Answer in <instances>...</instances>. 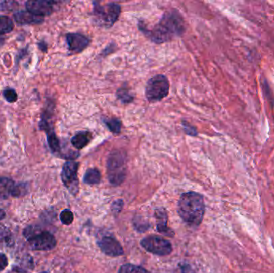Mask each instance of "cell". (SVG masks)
<instances>
[{
    "mask_svg": "<svg viewBox=\"0 0 274 273\" xmlns=\"http://www.w3.org/2000/svg\"><path fill=\"white\" fill-rule=\"evenodd\" d=\"M14 28V24L10 17L0 16V36L9 33Z\"/></svg>",
    "mask_w": 274,
    "mask_h": 273,
    "instance_id": "17",
    "label": "cell"
},
{
    "mask_svg": "<svg viewBox=\"0 0 274 273\" xmlns=\"http://www.w3.org/2000/svg\"><path fill=\"white\" fill-rule=\"evenodd\" d=\"M101 175L99 170L96 168L88 169L85 173L83 182L87 185H97L101 182Z\"/></svg>",
    "mask_w": 274,
    "mask_h": 273,
    "instance_id": "16",
    "label": "cell"
},
{
    "mask_svg": "<svg viewBox=\"0 0 274 273\" xmlns=\"http://www.w3.org/2000/svg\"><path fill=\"white\" fill-rule=\"evenodd\" d=\"M117 97L121 102L125 103V104H129V103L132 102L133 99H134V97L130 93V90L125 87L117 90Z\"/></svg>",
    "mask_w": 274,
    "mask_h": 273,
    "instance_id": "20",
    "label": "cell"
},
{
    "mask_svg": "<svg viewBox=\"0 0 274 273\" xmlns=\"http://www.w3.org/2000/svg\"><path fill=\"white\" fill-rule=\"evenodd\" d=\"M10 236V232L8 231L6 227H4L2 224H0V239H8Z\"/></svg>",
    "mask_w": 274,
    "mask_h": 273,
    "instance_id": "25",
    "label": "cell"
},
{
    "mask_svg": "<svg viewBox=\"0 0 274 273\" xmlns=\"http://www.w3.org/2000/svg\"><path fill=\"white\" fill-rule=\"evenodd\" d=\"M93 5V20L100 27L110 28L117 21L121 15V6L116 3L101 5L100 3L94 2Z\"/></svg>",
    "mask_w": 274,
    "mask_h": 273,
    "instance_id": "4",
    "label": "cell"
},
{
    "mask_svg": "<svg viewBox=\"0 0 274 273\" xmlns=\"http://www.w3.org/2000/svg\"><path fill=\"white\" fill-rule=\"evenodd\" d=\"M3 94H4V99H5L8 102L14 103L18 100L17 93H16V90H13V89H5V90H4V93H3Z\"/></svg>",
    "mask_w": 274,
    "mask_h": 273,
    "instance_id": "22",
    "label": "cell"
},
{
    "mask_svg": "<svg viewBox=\"0 0 274 273\" xmlns=\"http://www.w3.org/2000/svg\"><path fill=\"white\" fill-rule=\"evenodd\" d=\"M59 217H60L61 222L63 223V224H65V225H70V224H72V222H73V212L68 210V209L63 210V212L60 213Z\"/></svg>",
    "mask_w": 274,
    "mask_h": 273,
    "instance_id": "21",
    "label": "cell"
},
{
    "mask_svg": "<svg viewBox=\"0 0 274 273\" xmlns=\"http://www.w3.org/2000/svg\"><path fill=\"white\" fill-rule=\"evenodd\" d=\"M118 273H151L144 267L133 265L131 263H127L121 266Z\"/></svg>",
    "mask_w": 274,
    "mask_h": 273,
    "instance_id": "18",
    "label": "cell"
},
{
    "mask_svg": "<svg viewBox=\"0 0 274 273\" xmlns=\"http://www.w3.org/2000/svg\"><path fill=\"white\" fill-rule=\"evenodd\" d=\"M5 216H6V214H5L4 211L0 209V220H4L5 218Z\"/></svg>",
    "mask_w": 274,
    "mask_h": 273,
    "instance_id": "28",
    "label": "cell"
},
{
    "mask_svg": "<svg viewBox=\"0 0 274 273\" xmlns=\"http://www.w3.org/2000/svg\"><path fill=\"white\" fill-rule=\"evenodd\" d=\"M182 124H183L184 130H185V132L187 135L192 136H198V132H197V130L194 127L191 126L190 124H188L186 121H183Z\"/></svg>",
    "mask_w": 274,
    "mask_h": 273,
    "instance_id": "23",
    "label": "cell"
},
{
    "mask_svg": "<svg viewBox=\"0 0 274 273\" xmlns=\"http://www.w3.org/2000/svg\"><path fill=\"white\" fill-rule=\"evenodd\" d=\"M127 171V155L125 151H112L107 161V172L109 182L114 186L121 185L125 179Z\"/></svg>",
    "mask_w": 274,
    "mask_h": 273,
    "instance_id": "3",
    "label": "cell"
},
{
    "mask_svg": "<svg viewBox=\"0 0 274 273\" xmlns=\"http://www.w3.org/2000/svg\"><path fill=\"white\" fill-rule=\"evenodd\" d=\"M139 28L154 43H163L181 36L186 30V26L183 16L177 10L173 9L165 12L152 29H148L146 26L140 23Z\"/></svg>",
    "mask_w": 274,
    "mask_h": 273,
    "instance_id": "1",
    "label": "cell"
},
{
    "mask_svg": "<svg viewBox=\"0 0 274 273\" xmlns=\"http://www.w3.org/2000/svg\"><path fill=\"white\" fill-rule=\"evenodd\" d=\"M55 2L44 0H30L26 2V8L32 14L39 16H49L52 13Z\"/></svg>",
    "mask_w": 274,
    "mask_h": 273,
    "instance_id": "11",
    "label": "cell"
},
{
    "mask_svg": "<svg viewBox=\"0 0 274 273\" xmlns=\"http://www.w3.org/2000/svg\"><path fill=\"white\" fill-rule=\"evenodd\" d=\"M16 23L20 24H40L44 22L43 16H36L28 11H20L14 14Z\"/></svg>",
    "mask_w": 274,
    "mask_h": 273,
    "instance_id": "14",
    "label": "cell"
},
{
    "mask_svg": "<svg viewBox=\"0 0 274 273\" xmlns=\"http://www.w3.org/2000/svg\"><path fill=\"white\" fill-rule=\"evenodd\" d=\"M178 213L190 226L198 227L203 220L205 205L204 197L196 192L183 193L178 201Z\"/></svg>",
    "mask_w": 274,
    "mask_h": 273,
    "instance_id": "2",
    "label": "cell"
},
{
    "mask_svg": "<svg viewBox=\"0 0 274 273\" xmlns=\"http://www.w3.org/2000/svg\"><path fill=\"white\" fill-rule=\"evenodd\" d=\"M123 206H124V202L122 200H117L114 201L112 205V211L114 212L115 214H119L121 211L122 210Z\"/></svg>",
    "mask_w": 274,
    "mask_h": 273,
    "instance_id": "24",
    "label": "cell"
},
{
    "mask_svg": "<svg viewBox=\"0 0 274 273\" xmlns=\"http://www.w3.org/2000/svg\"><path fill=\"white\" fill-rule=\"evenodd\" d=\"M91 132L87 131H83L75 134L73 137L71 138V144L76 148V149H83V147H86L92 140Z\"/></svg>",
    "mask_w": 274,
    "mask_h": 273,
    "instance_id": "15",
    "label": "cell"
},
{
    "mask_svg": "<svg viewBox=\"0 0 274 273\" xmlns=\"http://www.w3.org/2000/svg\"><path fill=\"white\" fill-rule=\"evenodd\" d=\"M140 244L147 252L155 255L164 256L172 252V244L161 236H147L140 241Z\"/></svg>",
    "mask_w": 274,
    "mask_h": 273,
    "instance_id": "7",
    "label": "cell"
},
{
    "mask_svg": "<svg viewBox=\"0 0 274 273\" xmlns=\"http://www.w3.org/2000/svg\"><path fill=\"white\" fill-rule=\"evenodd\" d=\"M68 49L72 53H79L88 47L90 39L83 34L68 33L66 36Z\"/></svg>",
    "mask_w": 274,
    "mask_h": 273,
    "instance_id": "12",
    "label": "cell"
},
{
    "mask_svg": "<svg viewBox=\"0 0 274 273\" xmlns=\"http://www.w3.org/2000/svg\"><path fill=\"white\" fill-rule=\"evenodd\" d=\"M38 46H39V47H40V49L41 50V51H44V52L47 51V44H46L44 42H40V43H39V44H38Z\"/></svg>",
    "mask_w": 274,
    "mask_h": 273,
    "instance_id": "27",
    "label": "cell"
},
{
    "mask_svg": "<svg viewBox=\"0 0 274 273\" xmlns=\"http://www.w3.org/2000/svg\"><path fill=\"white\" fill-rule=\"evenodd\" d=\"M104 122L106 126L109 128L111 132L114 134H119L121 132V120L117 118L105 119Z\"/></svg>",
    "mask_w": 274,
    "mask_h": 273,
    "instance_id": "19",
    "label": "cell"
},
{
    "mask_svg": "<svg viewBox=\"0 0 274 273\" xmlns=\"http://www.w3.org/2000/svg\"><path fill=\"white\" fill-rule=\"evenodd\" d=\"M4 42H5V40H4V38L0 37V47L4 45Z\"/></svg>",
    "mask_w": 274,
    "mask_h": 273,
    "instance_id": "29",
    "label": "cell"
},
{
    "mask_svg": "<svg viewBox=\"0 0 274 273\" xmlns=\"http://www.w3.org/2000/svg\"><path fill=\"white\" fill-rule=\"evenodd\" d=\"M156 220V228L158 232L164 234L165 236L173 237L174 232L168 227V213L164 209H156L155 212Z\"/></svg>",
    "mask_w": 274,
    "mask_h": 273,
    "instance_id": "13",
    "label": "cell"
},
{
    "mask_svg": "<svg viewBox=\"0 0 274 273\" xmlns=\"http://www.w3.org/2000/svg\"><path fill=\"white\" fill-rule=\"evenodd\" d=\"M169 88L168 78L163 75H157L148 81L145 95L149 102H158L168 96Z\"/></svg>",
    "mask_w": 274,
    "mask_h": 273,
    "instance_id": "6",
    "label": "cell"
},
{
    "mask_svg": "<svg viewBox=\"0 0 274 273\" xmlns=\"http://www.w3.org/2000/svg\"><path fill=\"white\" fill-rule=\"evenodd\" d=\"M8 261L6 255L4 254L0 253V271H4L8 266Z\"/></svg>",
    "mask_w": 274,
    "mask_h": 273,
    "instance_id": "26",
    "label": "cell"
},
{
    "mask_svg": "<svg viewBox=\"0 0 274 273\" xmlns=\"http://www.w3.org/2000/svg\"><path fill=\"white\" fill-rule=\"evenodd\" d=\"M78 168H79V163L74 160H68L64 163L61 173L63 185L74 196L79 193Z\"/></svg>",
    "mask_w": 274,
    "mask_h": 273,
    "instance_id": "8",
    "label": "cell"
},
{
    "mask_svg": "<svg viewBox=\"0 0 274 273\" xmlns=\"http://www.w3.org/2000/svg\"><path fill=\"white\" fill-rule=\"evenodd\" d=\"M24 233L28 239L30 248L33 251H51L57 244L55 236L47 231L36 232L35 228L28 227Z\"/></svg>",
    "mask_w": 274,
    "mask_h": 273,
    "instance_id": "5",
    "label": "cell"
},
{
    "mask_svg": "<svg viewBox=\"0 0 274 273\" xmlns=\"http://www.w3.org/2000/svg\"><path fill=\"white\" fill-rule=\"evenodd\" d=\"M97 244L101 250V252L110 257H118L124 255L122 246L112 236L103 237Z\"/></svg>",
    "mask_w": 274,
    "mask_h": 273,
    "instance_id": "10",
    "label": "cell"
},
{
    "mask_svg": "<svg viewBox=\"0 0 274 273\" xmlns=\"http://www.w3.org/2000/svg\"><path fill=\"white\" fill-rule=\"evenodd\" d=\"M25 185H16L14 181L6 177H0V198L18 197L25 192Z\"/></svg>",
    "mask_w": 274,
    "mask_h": 273,
    "instance_id": "9",
    "label": "cell"
},
{
    "mask_svg": "<svg viewBox=\"0 0 274 273\" xmlns=\"http://www.w3.org/2000/svg\"><path fill=\"white\" fill-rule=\"evenodd\" d=\"M42 273H48V272H42Z\"/></svg>",
    "mask_w": 274,
    "mask_h": 273,
    "instance_id": "30",
    "label": "cell"
}]
</instances>
